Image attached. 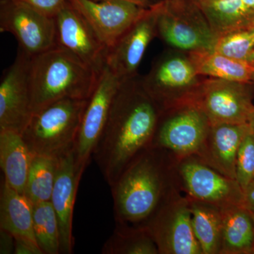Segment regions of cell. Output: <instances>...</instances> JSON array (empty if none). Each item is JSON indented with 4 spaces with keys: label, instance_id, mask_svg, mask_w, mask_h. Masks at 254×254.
<instances>
[{
    "label": "cell",
    "instance_id": "44dd1931",
    "mask_svg": "<svg viewBox=\"0 0 254 254\" xmlns=\"http://www.w3.org/2000/svg\"><path fill=\"white\" fill-rule=\"evenodd\" d=\"M220 254H254V224L252 213L243 205L222 209Z\"/></svg>",
    "mask_w": 254,
    "mask_h": 254
},
{
    "label": "cell",
    "instance_id": "ab89813d",
    "mask_svg": "<svg viewBox=\"0 0 254 254\" xmlns=\"http://www.w3.org/2000/svg\"><path fill=\"white\" fill-rule=\"evenodd\" d=\"M252 82H253V83H254V76H253V78H252Z\"/></svg>",
    "mask_w": 254,
    "mask_h": 254
},
{
    "label": "cell",
    "instance_id": "1f68e13d",
    "mask_svg": "<svg viewBox=\"0 0 254 254\" xmlns=\"http://www.w3.org/2000/svg\"><path fill=\"white\" fill-rule=\"evenodd\" d=\"M244 205L249 210H254V181L245 190Z\"/></svg>",
    "mask_w": 254,
    "mask_h": 254
},
{
    "label": "cell",
    "instance_id": "ffe728a7",
    "mask_svg": "<svg viewBox=\"0 0 254 254\" xmlns=\"http://www.w3.org/2000/svg\"><path fill=\"white\" fill-rule=\"evenodd\" d=\"M33 156L21 133L0 131V166L3 180L23 194Z\"/></svg>",
    "mask_w": 254,
    "mask_h": 254
},
{
    "label": "cell",
    "instance_id": "83f0119b",
    "mask_svg": "<svg viewBox=\"0 0 254 254\" xmlns=\"http://www.w3.org/2000/svg\"><path fill=\"white\" fill-rule=\"evenodd\" d=\"M254 49V28L251 26L218 37L213 52L231 59L247 61Z\"/></svg>",
    "mask_w": 254,
    "mask_h": 254
},
{
    "label": "cell",
    "instance_id": "8fae6325",
    "mask_svg": "<svg viewBox=\"0 0 254 254\" xmlns=\"http://www.w3.org/2000/svg\"><path fill=\"white\" fill-rule=\"evenodd\" d=\"M122 81L105 65L87 102L74 146L76 165L82 173L93 158Z\"/></svg>",
    "mask_w": 254,
    "mask_h": 254
},
{
    "label": "cell",
    "instance_id": "f1b7e54d",
    "mask_svg": "<svg viewBox=\"0 0 254 254\" xmlns=\"http://www.w3.org/2000/svg\"><path fill=\"white\" fill-rule=\"evenodd\" d=\"M236 180L245 190L254 180V133L251 131L241 143L237 153Z\"/></svg>",
    "mask_w": 254,
    "mask_h": 254
},
{
    "label": "cell",
    "instance_id": "836d02e7",
    "mask_svg": "<svg viewBox=\"0 0 254 254\" xmlns=\"http://www.w3.org/2000/svg\"><path fill=\"white\" fill-rule=\"evenodd\" d=\"M248 124L250 125L251 128H252V131H253V133H254V108L250 114V118H249Z\"/></svg>",
    "mask_w": 254,
    "mask_h": 254
},
{
    "label": "cell",
    "instance_id": "7402d4cb",
    "mask_svg": "<svg viewBox=\"0 0 254 254\" xmlns=\"http://www.w3.org/2000/svg\"><path fill=\"white\" fill-rule=\"evenodd\" d=\"M198 6L216 36L252 25L254 14L244 0H200Z\"/></svg>",
    "mask_w": 254,
    "mask_h": 254
},
{
    "label": "cell",
    "instance_id": "d6986e66",
    "mask_svg": "<svg viewBox=\"0 0 254 254\" xmlns=\"http://www.w3.org/2000/svg\"><path fill=\"white\" fill-rule=\"evenodd\" d=\"M0 230L31 246L37 254H43L35 236L33 204L4 180L0 190Z\"/></svg>",
    "mask_w": 254,
    "mask_h": 254
},
{
    "label": "cell",
    "instance_id": "8992f818",
    "mask_svg": "<svg viewBox=\"0 0 254 254\" xmlns=\"http://www.w3.org/2000/svg\"><path fill=\"white\" fill-rule=\"evenodd\" d=\"M203 110L193 102H187L164 110L150 147L163 148L177 159L195 155L210 128Z\"/></svg>",
    "mask_w": 254,
    "mask_h": 254
},
{
    "label": "cell",
    "instance_id": "f35d334b",
    "mask_svg": "<svg viewBox=\"0 0 254 254\" xmlns=\"http://www.w3.org/2000/svg\"><path fill=\"white\" fill-rule=\"evenodd\" d=\"M252 27H253L254 28V21H253V23H252Z\"/></svg>",
    "mask_w": 254,
    "mask_h": 254
},
{
    "label": "cell",
    "instance_id": "f546056e",
    "mask_svg": "<svg viewBox=\"0 0 254 254\" xmlns=\"http://www.w3.org/2000/svg\"><path fill=\"white\" fill-rule=\"evenodd\" d=\"M29 6L42 14L55 18L68 3V0H14Z\"/></svg>",
    "mask_w": 254,
    "mask_h": 254
},
{
    "label": "cell",
    "instance_id": "ba28073f",
    "mask_svg": "<svg viewBox=\"0 0 254 254\" xmlns=\"http://www.w3.org/2000/svg\"><path fill=\"white\" fill-rule=\"evenodd\" d=\"M254 83L212 78L201 82L190 102L203 110L211 125L248 124L254 105Z\"/></svg>",
    "mask_w": 254,
    "mask_h": 254
},
{
    "label": "cell",
    "instance_id": "2e32d148",
    "mask_svg": "<svg viewBox=\"0 0 254 254\" xmlns=\"http://www.w3.org/2000/svg\"><path fill=\"white\" fill-rule=\"evenodd\" d=\"M57 46L67 50L98 72L106 63L107 49L69 1L55 17Z\"/></svg>",
    "mask_w": 254,
    "mask_h": 254
},
{
    "label": "cell",
    "instance_id": "60d3db41",
    "mask_svg": "<svg viewBox=\"0 0 254 254\" xmlns=\"http://www.w3.org/2000/svg\"><path fill=\"white\" fill-rule=\"evenodd\" d=\"M193 1H196V2H198V1H200V0H193Z\"/></svg>",
    "mask_w": 254,
    "mask_h": 254
},
{
    "label": "cell",
    "instance_id": "52a82bcc",
    "mask_svg": "<svg viewBox=\"0 0 254 254\" xmlns=\"http://www.w3.org/2000/svg\"><path fill=\"white\" fill-rule=\"evenodd\" d=\"M177 185L190 199L221 209L243 205L245 192L236 180L222 175L195 155L177 159Z\"/></svg>",
    "mask_w": 254,
    "mask_h": 254
},
{
    "label": "cell",
    "instance_id": "8d00e7d4",
    "mask_svg": "<svg viewBox=\"0 0 254 254\" xmlns=\"http://www.w3.org/2000/svg\"><path fill=\"white\" fill-rule=\"evenodd\" d=\"M131 1H135V2L143 5V6H146V4L147 2H148V0H131Z\"/></svg>",
    "mask_w": 254,
    "mask_h": 254
},
{
    "label": "cell",
    "instance_id": "e0dca14e",
    "mask_svg": "<svg viewBox=\"0 0 254 254\" xmlns=\"http://www.w3.org/2000/svg\"><path fill=\"white\" fill-rule=\"evenodd\" d=\"M83 174L76 165L74 150L58 160L56 178L50 201L59 221L61 254H71L73 252V208Z\"/></svg>",
    "mask_w": 254,
    "mask_h": 254
},
{
    "label": "cell",
    "instance_id": "484cf974",
    "mask_svg": "<svg viewBox=\"0 0 254 254\" xmlns=\"http://www.w3.org/2000/svg\"><path fill=\"white\" fill-rule=\"evenodd\" d=\"M59 158L33 155L24 195L32 204L51 200Z\"/></svg>",
    "mask_w": 254,
    "mask_h": 254
},
{
    "label": "cell",
    "instance_id": "cb8c5ba5",
    "mask_svg": "<svg viewBox=\"0 0 254 254\" xmlns=\"http://www.w3.org/2000/svg\"><path fill=\"white\" fill-rule=\"evenodd\" d=\"M199 75L227 81L252 82L254 66L247 61L227 58L216 53H190Z\"/></svg>",
    "mask_w": 254,
    "mask_h": 254
},
{
    "label": "cell",
    "instance_id": "9a60e30c",
    "mask_svg": "<svg viewBox=\"0 0 254 254\" xmlns=\"http://www.w3.org/2000/svg\"><path fill=\"white\" fill-rule=\"evenodd\" d=\"M158 3L144 14L108 50L106 66L122 81L135 78L147 48L157 33Z\"/></svg>",
    "mask_w": 254,
    "mask_h": 254
},
{
    "label": "cell",
    "instance_id": "30bf717a",
    "mask_svg": "<svg viewBox=\"0 0 254 254\" xmlns=\"http://www.w3.org/2000/svg\"><path fill=\"white\" fill-rule=\"evenodd\" d=\"M159 254H203L193 233L190 199L179 190L144 225Z\"/></svg>",
    "mask_w": 254,
    "mask_h": 254
},
{
    "label": "cell",
    "instance_id": "4dcf8cb0",
    "mask_svg": "<svg viewBox=\"0 0 254 254\" xmlns=\"http://www.w3.org/2000/svg\"><path fill=\"white\" fill-rule=\"evenodd\" d=\"M15 238L9 232L0 230V254L14 253Z\"/></svg>",
    "mask_w": 254,
    "mask_h": 254
},
{
    "label": "cell",
    "instance_id": "d590c367",
    "mask_svg": "<svg viewBox=\"0 0 254 254\" xmlns=\"http://www.w3.org/2000/svg\"><path fill=\"white\" fill-rule=\"evenodd\" d=\"M247 62L254 66V49L252 52V53H251L250 56H249V58H247Z\"/></svg>",
    "mask_w": 254,
    "mask_h": 254
},
{
    "label": "cell",
    "instance_id": "3957f363",
    "mask_svg": "<svg viewBox=\"0 0 254 254\" xmlns=\"http://www.w3.org/2000/svg\"><path fill=\"white\" fill-rule=\"evenodd\" d=\"M100 73L59 46L33 57L30 83L33 113L64 98L89 99Z\"/></svg>",
    "mask_w": 254,
    "mask_h": 254
},
{
    "label": "cell",
    "instance_id": "6da1fadb",
    "mask_svg": "<svg viewBox=\"0 0 254 254\" xmlns=\"http://www.w3.org/2000/svg\"><path fill=\"white\" fill-rule=\"evenodd\" d=\"M135 78L122 82L93 158L110 187L149 148L162 112Z\"/></svg>",
    "mask_w": 254,
    "mask_h": 254
},
{
    "label": "cell",
    "instance_id": "b9f144b4",
    "mask_svg": "<svg viewBox=\"0 0 254 254\" xmlns=\"http://www.w3.org/2000/svg\"></svg>",
    "mask_w": 254,
    "mask_h": 254
},
{
    "label": "cell",
    "instance_id": "4316f807",
    "mask_svg": "<svg viewBox=\"0 0 254 254\" xmlns=\"http://www.w3.org/2000/svg\"><path fill=\"white\" fill-rule=\"evenodd\" d=\"M35 236L43 254H59V221L51 201L33 205Z\"/></svg>",
    "mask_w": 254,
    "mask_h": 254
},
{
    "label": "cell",
    "instance_id": "d6a6232c",
    "mask_svg": "<svg viewBox=\"0 0 254 254\" xmlns=\"http://www.w3.org/2000/svg\"><path fill=\"white\" fill-rule=\"evenodd\" d=\"M14 254H37L36 251L21 241L15 240Z\"/></svg>",
    "mask_w": 254,
    "mask_h": 254
},
{
    "label": "cell",
    "instance_id": "4fadbf2b",
    "mask_svg": "<svg viewBox=\"0 0 254 254\" xmlns=\"http://www.w3.org/2000/svg\"><path fill=\"white\" fill-rule=\"evenodd\" d=\"M32 57L18 50L0 83V131L22 133L33 116L30 70Z\"/></svg>",
    "mask_w": 254,
    "mask_h": 254
},
{
    "label": "cell",
    "instance_id": "ac0fdd59",
    "mask_svg": "<svg viewBox=\"0 0 254 254\" xmlns=\"http://www.w3.org/2000/svg\"><path fill=\"white\" fill-rule=\"evenodd\" d=\"M251 131L249 124L211 125L195 156L218 173L236 180L237 153L244 138Z\"/></svg>",
    "mask_w": 254,
    "mask_h": 254
},
{
    "label": "cell",
    "instance_id": "d4e9b609",
    "mask_svg": "<svg viewBox=\"0 0 254 254\" xmlns=\"http://www.w3.org/2000/svg\"><path fill=\"white\" fill-rule=\"evenodd\" d=\"M101 253L159 254V251L146 227L116 223L113 233L105 242Z\"/></svg>",
    "mask_w": 254,
    "mask_h": 254
},
{
    "label": "cell",
    "instance_id": "603a6c76",
    "mask_svg": "<svg viewBox=\"0 0 254 254\" xmlns=\"http://www.w3.org/2000/svg\"><path fill=\"white\" fill-rule=\"evenodd\" d=\"M190 201L192 228L203 254H220L222 209L198 200Z\"/></svg>",
    "mask_w": 254,
    "mask_h": 254
},
{
    "label": "cell",
    "instance_id": "e575fe53",
    "mask_svg": "<svg viewBox=\"0 0 254 254\" xmlns=\"http://www.w3.org/2000/svg\"><path fill=\"white\" fill-rule=\"evenodd\" d=\"M249 9L254 14V0H244Z\"/></svg>",
    "mask_w": 254,
    "mask_h": 254
},
{
    "label": "cell",
    "instance_id": "74e56055",
    "mask_svg": "<svg viewBox=\"0 0 254 254\" xmlns=\"http://www.w3.org/2000/svg\"><path fill=\"white\" fill-rule=\"evenodd\" d=\"M250 211H251V213H252V218H253L254 224V210H250Z\"/></svg>",
    "mask_w": 254,
    "mask_h": 254
},
{
    "label": "cell",
    "instance_id": "5b68a950",
    "mask_svg": "<svg viewBox=\"0 0 254 254\" xmlns=\"http://www.w3.org/2000/svg\"><path fill=\"white\" fill-rule=\"evenodd\" d=\"M157 33L167 44L190 53H213L218 40L193 0L159 2Z\"/></svg>",
    "mask_w": 254,
    "mask_h": 254
},
{
    "label": "cell",
    "instance_id": "5bb4252c",
    "mask_svg": "<svg viewBox=\"0 0 254 254\" xmlns=\"http://www.w3.org/2000/svg\"><path fill=\"white\" fill-rule=\"evenodd\" d=\"M106 47L112 48L146 11L131 0H68Z\"/></svg>",
    "mask_w": 254,
    "mask_h": 254
},
{
    "label": "cell",
    "instance_id": "277c9868",
    "mask_svg": "<svg viewBox=\"0 0 254 254\" xmlns=\"http://www.w3.org/2000/svg\"><path fill=\"white\" fill-rule=\"evenodd\" d=\"M87 102L64 98L35 112L21 133L31 153L60 158L74 150Z\"/></svg>",
    "mask_w": 254,
    "mask_h": 254
},
{
    "label": "cell",
    "instance_id": "9c48e42d",
    "mask_svg": "<svg viewBox=\"0 0 254 254\" xmlns=\"http://www.w3.org/2000/svg\"><path fill=\"white\" fill-rule=\"evenodd\" d=\"M198 76L190 56L167 55L155 62L141 83L163 112L190 101L200 83Z\"/></svg>",
    "mask_w": 254,
    "mask_h": 254
},
{
    "label": "cell",
    "instance_id": "7a4b0ae2",
    "mask_svg": "<svg viewBox=\"0 0 254 254\" xmlns=\"http://www.w3.org/2000/svg\"><path fill=\"white\" fill-rule=\"evenodd\" d=\"M177 158L168 150L149 147L141 152L110 187L116 223L144 226L180 190Z\"/></svg>",
    "mask_w": 254,
    "mask_h": 254
},
{
    "label": "cell",
    "instance_id": "7c38bea8",
    "mask_svg": "<svg viewBox=\"0 0 254 254\" xmlns=\"http://www.w3.org/2000/svg\"><path fill=\"white\" fill-rule=\"evenodd\" d=\"M0 31L12 34L18 50L32 58L57 46L55 18L14 0H1Z\"/></svg>",
    "mask_w": 254,
    "mask_h": 254
}]
</instances>
